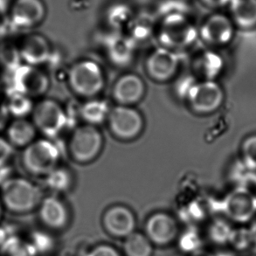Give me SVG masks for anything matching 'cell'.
<instances>
[{"label":"cell","instance_id":"1","mask_svg":"<svg viewBox=\"0 0 256 256\" xmlns=\"http://www.w3.org/2000/svg\"><path fill=\"white\" fill-rule=\"evenodd\" d=\"M0 200L4 210L14 214L34 211L42 203V190L30 180L8 178L0 184Z\"/></svg>","mask_w":256,"mask_h":256},{"label":"cell","instance_id":"2","mask_svg":"<svg viewBox=\"0 0 256 256\" xmlns=\"http://www.w3.org/2000/svg\"><path fill=\"white\" fill-rule=\"evenodd\" d=\"M60 152L56 144L48 140H35L24 148L21 164L24 170L34 176H46L58 167Z\"/></svg>","mask_w":256,"mask_h":256},{"label":"cell","instance_id":"3","mask_svg":"<svg viewBox=\"0 0 256 256\" xmlns=\"http://www.w3.org/2000/svg\"><path fill=\"white\" fill-rule=\"evenodd\" d=\"M68 80L74 93L88 99L98 96L105 85V76L102 68L90 60L74 63L68 71Z\"/></svg>","mask_w":256,"mask_h":256},{"label":"cell","instance_id":"4","mask_svg":"<svg viewBox=\"0 0 256 256\" xmlns=\"http://www.w3.org/2000/svg\"><path fill=\"white\" fill-rule=\"evenodd\" d=\"M158 34L162 48L178 51L194 43L198 36V30L188 21L184 14H172L164 17Z\"/></svg>","mask_w":256,"mask_h":256},{"label":"cell","instance_id":"5","mask_svg":"<svg viewBox=\"0 0 256 256\" xmlns=\"http://www.w3.org/2000/svg\"><path fill=\"white\" fill-rule=\"evenodd\" d=\"M102 135L96 126L86 124L74 130L68 149L71 156L76 162L86 164L96 158L102 149Z\"/></svg>","mask_w":256,"mask_h":256},{"label":"cell","instance_id":"6","mask_svg":"<svg viewBox=\"0 0 256 256\" xmlns=\"http://www.w3.org/2000/svg\"><path fill=\"white\" fill-rule=\"evenodd\" d=\"M220 211L230 222L246 225L256 216V195L246 187H237L223 200Z\"/></svg>","mask_w":256,"mask_h":256},{"label":"cell","instance_id":"7","mask_svg":"<svg viewBox=\"0 0 256 256\" xmlns=\"http://www.w3.org/2000/svg\"><path fill=\"white\" fill-rule=\"evenodd\" d=\"M32 122L48 138H54L65 128L68 122L62 106L52 99H45L34 105Z\"/></svg>","mask_w":256,"mask_h":256},{"label":"cell","instance_id":"8","mask_svg":"<svg viewBox=\"0 0 256 256\" xmlns=\"http://www.w3.org/2000/svg\"><path fill=\"white\" fill-rule=\"evenodd\" d=\"M107 122L112 134L122 140L136 138L144 128L142 114L132 106L118 104L111 108Z\"/></svg>","mask_w":256,"mask_h":256},{"label":"cell","instance_id":"9","mask_svg":"<svg viewBox=\"0 0 256 256\" xmlns=\"http://www.w3.org/2000/svg\"><path fill=\"white\" fill-rule=\"evenodd\" d=\"M49 85L48 76L38 66L22 64L10 74V91L30 98L43 96Z\"/></svg>","mask_w":256,"mask_h":256},{"label":"cell","instance_id":"10","mask_svg":"<svg viewBox=\"0 0 256 256\" xmlns=\"http://www.w3.org/2000/svg\"><path fill=\"white\" fill-rule=\"evenodd\" d=\"M186 100L198 114H210L217 110L224 100V91L215 80L197 82Z\"/></svg>","mask_w":256,"mask_h":256},{"label":"cell","instance_id":"11","mask_svg":"<svg viewBox=\"0 0 256 256\" xmlns=\"http://www.w3.org/2000/svg\"><path fill=\"white\" fill-rule=\"evenodd\" d=\"M46 16V6L43 0H14L8 20L14 29L28 30L42 24Z\"/></svg>","mask_w":256,"mask_h":256},{"label":"cell","instance_id":"12","mask_svg":"<svg viewBox=\"0 0 256 256\" xmlns=\"http://www.w3.org/2000/svg\"><path fill=\"white\" fill-rule=\"evenodd\" d=\"M180 66V57L176 51L160 48L154 50L146 60V68L150 78L166 82L175 76Z\"/></svg>","mask_w":256,"mask_h":256},{"label":"cell","instance_id":"13","mask_svg":"<svg viewBox=\"0 0 256 256\" xmlns=\"http://www.w3.org/2000/svg\"><path fill=\"white\" fill-rule=\"evenodd\" d=\"M234 26L229 18L223 14H214L208 18L198 30V36L209 46H220L232 40Z\"/></svg>","mask_w":256,"mask_h":256},{"label":"cell","instance_id":"14","mask_svg":"<svg viewBox=\"0 0 256 256\" xmlns=\"http://www.w3.org/2000/svg\"><path fill=\"white\" fill-rule=\"evenodd\" d=\"M146 94V84L135 74H126L114 84L112 96L119 105L132 106L142 100Z\"/></svg>","mask_w":256,"mask_h":256},{"label":"cell","instance_id":"15","mask_svg":"<svg viewBox=\"0 0 256 256\" xmlns=\"http://www.w3.org/2000/svg\"><path fill=\"white\" fill-rule=\"evenodd\" d=\"M21 59L24 64L38 66L48 62L52 57V49L48 40L42 34H31L26 36L18 48Z\"/></svg>","mask_w":256,"mask_h":256},{"label":"cell","instance_id":"16","mask_svg":"<svg viewBox=\"0 0 256 256\" xmlns=\"http://www.w3.org/2000/svg\"><path fill=\"white\" fill-rule=\"evenodd\" d=\"M105 229L112 236L128 237L134 232L135 216L128 208L114 206L108 209L104 216Z\"/></svg>","mask_w":256,"mask_h":256},{"label":"cell","instance_id":"17","mask_svg":"<svg viewBox=\"0 0 256 256\" xmlns=\"http://www.w3.org/2000/svg\"><path fill=\"white\" fill-rule=\"evenodd\" d=\"M147 237L158 245H166L176 238L178 226L170 215L158 212L152 215L146 223Z\"/></svg>","mask_w":256,"mask_h":256},{"label":"cell","instance_id":"18","mask_svg":"<svg viewBox=\"0 0 256 256\" xmlns=\"http://www.w3.org/2000/svg\"><path fill=\"white\" fill-rule=\"evenodd\" d=\"M42 222L51 228H62L68 220V212L62 201L56 197L43 198L38 206Z\"/></svg>","mask_w":256,"mask_h":256},{"label":"cell","instance_id":"19","mask_svg":"<svg viewBox=\"0 0 256 256\" xmlns=\"http://www.w3.org/2000/svg\"><path fill=\"white\" fill-rule=\"evenodd\" d=\"M36 130L32 122L24 118H17L7 127V141L12 147L26 148L35 141Z\"/></svg>","mask_w":256,"mask_h":256},{"label":"cell","instance_id":"20","mask_svg":"<svg viewBox=\"0 0 256 256\" xmlns=\"http://www.w3.org/2000/svg\"><path fill=\"white\" fill-rule=\"evenodd\" d=\"M232 22L242 29L256 26V0H232L229 4Z\"/></svg>","mask_w":256,"mask_h":256},{"label":"cell","instance_id":"21","mask_svg":"<svg viewBox=\"0 0 256 256\" xmlns=\"http://www.w3.org/2000/svg\"><path fill=\"white\" fill-rule=\"evenodd\" d=\"M228 246L237 254L254 252L256 250V237L250 226L240 225L238 228H234Z\"/></svg>","mask_w":256,"mask_h":256},{"label":"cell","instance_id":"22","mask_svg":"<svg viewBox=\"0 0 256 256\" xmlns=\"http://www.w3.org/2000/svg\"><path fill=\"white\" fill-rule=\"evenodd\" d=\"M134 46V42L130 38H116L108 46V54L114 65L126 66L133 59Z\"/></svg>","mask_w":256,"mask_h":256},{"label":"cell","instance_id":"23","mask_svg":"<svg viewBox=\"0 0 256 256\" xmlns=\"http://www.w3.org/2000/svg\"><path fill=\"white\" fill-rule=\"evenodd\" d=\"M223 62L220 56L214 52H206L198 57L194 63L195 72L202 77L203 80H214L220 73Z\"/></svg>","mask_w":256,"mask_h":256},{"label":"cell","instance_id":"24","mask_svg":"<svg viewBox=\"0 0 256 256\" xmlns=\"http://www.w3.org/2000/svg\"><path fill=\"white\" fill-rule=\"evenodd\" d=\"M110 108L106 102L92 98L80 108V116L88 124L96 126L107 120Z\"/></svg>","mask_w":256,"mask_h":256},{"label":"cell","instance_id":"25","mask_svg":"<svg viewBox=\"0 0 256 256\" xmlns=\"http://www.w3.org/2000/svg\"><path fill=\"white\" fill-rule=\"evenodd\" d=\"M35 254L32 244L16 236H9L0 243V256H35Z\"/></svg>","mask_w":256,"mask_h":256},{"label":"cell","instance_id":"26","mask_svg":"<svg viewBox=\"0 0 256 256\" xmlns=\"http://www.w3.org/2000/svg\"><path fill=\"white\" fill-rule=\"evenodd\" d=\"M124 250L127 256H152V242L148 237L139 232H133L126 237Z\"/></svg>","mask_w":256,"mask_h":256},{"label":"cell","instance_id":"27","mask_svg":"<svg viewBox=\"0 0 256 256\" xmlns=\"http://www.w3.org/2000/svg\"><path fill=\"white\" fill-rule=\"evenodd\" d=\"M6 106L9 114L16 118H26L31 114L34 108L32 98L14 91H10L8 94Z\"/></svg>","mask_w":256,"mask_h":256},{"label":"cell","instance_id":"28","mask_svg":"<svg viewBox=\"0 0 256 256\" xmlns=\"http://www.w3.org/2000/svg\"><path fill=\"white\" fill-rule=\"evenodd\" d=\"M234 228L228 218H215L208 228V234L212 242L218 246L228 245Z\"/></svg>","mask_w":256,"mask_h":256},{"label":"cell","instance_id":"29","mask_svg":"<svg viewBox=\"0 0 256 256\" xmlns=\"http://www.w3.org/2000/svg\"><path fill=\"white\" fill-rule=\"evenodd\" d=\"M20 52L18 46L12 42H4L0 44V68L6 73H14L22 65Z\"/></svg>","mask_w":256,"mask_h":256},{"label":"cell","instance_id":"30","mask_svg":"<svg viewBox=\"0 0 256 256\" xmlns=\"http://www.w3.org/2000/svg\"><path fill=\"white\" fill-rule=\"evenodd\" d=\"M46 184L54 192H64L70 190L73 184V176L66 168L58 166L46 176Z\"/></svg>","mask_w":256,"mask_h":256},{"label":"cell","instance_id":"31","mask_svg":"<svg viewBox=\"0 0 256 256\" xmlns=\"http://www.w3.org/2000/svg\"><path fill=\"white\" fill-rule=\"evenodd\" d=\"M130 8L124 4H118L108 10V20L113 26H122L132 22Z\"/></svg>","mask_w":256,"mask_h":256},{"label":"cell","instance_id":"32","mask_svg":"<svg viewBox=\"0 0 256 256\" xmlns=\"http://www.w3.org/2000/svg\"><path fill=\"white\" fill-rule=\"evenodd\" d=\"M243 161L250 169L256 170V135L250 136L243 142Z\"/></svg>","mask_w":256,"mask_h":256},{"label":"cell","instance_id":"33","mask_svg":"<svg viewBox=\"0 0 256 256\" xmlns=\"http://www.w3.org/2000/svg\"><path fill=\"white\" fill-rule=\"evenodd\" d=\"M201 238L196 231L189 230L181 236L180 240V248L186 252H194L201 246Z\"/></svg>","mask_w":256,"mask_h":256},{"label":"cell","instance_id":"34","mask_svg":"<svg viewBox=\"0 0 256 256\" xmlns=\"http://www.w3.org/2000/svg\"><path fill=\"white\" fill-rule=\"evenodd\" d=\"M197 82L194 80V77L190 76H184L178 82L176 86V92L180 97H183V99H186L188 94L194 86V84Z\"/></svg>","mask_w":256,"mask_h":256},{"label":"cell","instance_id":"35","mask_svg":"<svg viewBox=\"0 0 256 256\" xmlns=\"http://www.w3.org/2000/svg\"><path fill=\"white\" fill-rule=\"evenodd\" d=\"M14 153V147L7 139L0 136V169L3 168Z\"/></svg>","mask_w":256,"mask_h":256},{"label":"cell","instance_id":"36","mask_svg":"<svg viewBox=\"0 0 256 256\" xmlns=\"http://www.w3.org/2000/svg\"><path fill=\"white\" fill-rule=\"evenodd\" d=\"M86 256H121L114 248L108 245H100L90 251Z\"/></svg>","mask_w":256,"mask_h":256},{"label":"cell","instance_id":"37","mask_svg":"<svg viewBox=\"0 0 256 256\" xmlns=\"http://www.w3.org/2000/svg\"><path fill=\"white\" fill-rule=\"evenodd\" d=\"M204 6L210 8H220L229 6L232 0H201Z\"/></svg>","mask_w":256,"mask_h":256},{"label":"cell","instance_id":"38","mask_svg":"<svg viewBox=\"0 0 256 256\" xmlns=\"http://www.w3.org/2000/svg\"><path fill=\"white\" fill-rule=\"evenodd\" d=\"M6 105H0V130H2L6 126L7 118L9 116Z\"/></svg>","mask_w":256,"mask_h":256},{"label":"cell","instance_id":"39","mask_svg":"<svg viewBox=\"0 0 256 256\" xmlns=\"http://www.w3.org/2000/svg\"><path fill=\"white\" fill-rule=\"evenodd\" d=\"M210 256H238L231 250H220Z\"/></svg>","mask_w":256,"mask_h":256},{"label":"cell","instance_id":"40","mask_svg":"<svg viewBox=\"0 0 256 256\" xmlns=\"http://www.w3.org/2000/svg\"><path fill=\"white\" fill-rule=\"evenodd\" d=\"M250 228L251 230L253 231L254 234V236L256 237V216L254 218L253 220L250 222Z\"/></svg>","mask_w":256,"mask_h":256},{"label":"cell","instance_id":"41","mask_svg":"<svg viewBox=\"0 0 256 256\" xmlns=\"http://www.w3.org/2000/svg\"><path fill=\"white\" fill-rule=\"evenodd\" d=\"M4 210V208L3 204L1 202V200H0V222H1V220L3 218Z\"/></svg>","mask_w":256,"mask_h":256},{"label":"cell","instance_id":"42","mask_svg":"<svg viewBox=\"0 0 256 256\" xmlns=\"http://www.w3.org/2000/svg\"><path fill=\"white\" fill-rule=\"evenodd\" d=\"M254 194H256V192H254Z\"/></svg>","mask_w":256,"mask_h":256}]
</instances>
